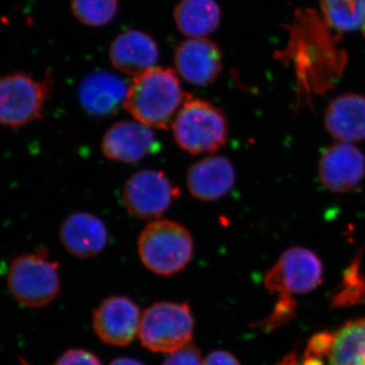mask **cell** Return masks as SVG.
Returning <instances> with one entry per match:
<instances>
[{
  "label": "cell",
  "mask_w": 365,
  "mask_h": 365,
  "mask_svg": "<svg viewBox=\"0 0 365 365\" xmlns=\"http://www.w3.org/2000/svg\"><path fill=\"white\" fill-rule=\"evenodd\" d=\"M186 96L174 69L155 66L133 78L124 108L135 121L169 130Z\"/></svg>",
  "instance_id": "1"
},
{
  "label": "cell",
  "mask_w": 365,
  "mask_h": 365,
  "mask_svg": "<svg viewBox=\"0 0 365 365\" xmlns=\"http://www.w3.org/2000/svg\"><path fill=\"white\" fill-rule=\"evenodd\" d=\"M323 264L313 251L294 247L285 251L265 277V287L279 294L275 311L264 326L275 329L292 316V299L313 292L321 284Z\"/></svg>",
  "instance_id": "2"
},
{
  "label": "cell",
  "mask_w": 365,
  "mask_h": 365,
  "mask_svg": "<svg viewBox=\"0 0 365 365\" xmlns=\"http://www.w3.org/2000/svg\"><path fill=\"white\" fill-rule=\"evenodd\" d=\"M177 145L190 155L215 153L228 140L225 113L207 101L187 93L172 125Z\"/></svg>",
  "instance_id": "3"
},
{
  "label": "cell",
  "mask_w": 365,
  "mask_h": 365,
  "mask_svg": "<svg viewBox=\"0 0 365 365\" xmlns=\"http://www.w3.org/2000/svg\"><path fill=\"white\" fill-rule=\"evenodd\" d=\"M139 258L158 275L179 273L192 260L194 242L188 228L174 220H157L148 223L137 242Z\"/></svg>",
  "instance_id": "4"
},
{
  "label": "cell",
  "mask_w": 365,
  "mask_h": 365,
  "mask_svg": "<svg viewBox=\"0 0 365 365\" xmlns=\"http://www.w3.org/2000/svg\"><path fill=\"white\" fill-rule=\"evenodd\" d=\"M7 287L21 306L29 309L48 306L60 292L58 263L43 247L21 254L9 264Z\"/></svg>",
  "instance_id": "5"
},
{
  "label": "cell",
  "mask_w": 365,
  "mask_h": 365,
  "mask_svg": "<svg viewBox=\"0 0 365 365\" xmlns=\"http://www.w3.org/2000/svg\"><path fill=\"white\" fill-rule=\"evenodd\" d=\"M53 78H34L24 72L0 76V126L18 129L44 116Z\"/></svg>",
  "instance_id": "6"
},
{
  "label": "cell",
  "mask_w": 365,
  "mask_h": 365,
  "mask_svg": "<svg viewBox=\"0 0 365 365\" xmlns=\"http://www.w3.org/2000/svg\"><path fill=\"white\" fill-rule=\"evenodd\" d=\"M194 319L188 304L158 302L141 316L139 339L157 353H173L189 345L193 337Z\"/></svg>",
  "instance_id": "7"
},
{
  "label": "cell",
  "mask_w": 365,
  "mask_h": 365,
  "mask_svg": "<svg viewBox=\"0 0 365 365\" xmlns=\"http://www.w3.org/2000/svg\"><path fill=\"white\" fill-rule=\"evenodd\" d=\"M181 196V190L162 170H141L123 187L122 201L129 215L143 220H157Z\"/></svg>",
  "instance_id": "8"
},
{
  "label": "cell",
  "mask_w": 365,
  "mask_h": 365,
  "mask_svg": "<svg viewBox=\"0 0 365 365\" xmlns=\"http://www.w3.org/2000/svg\"><path fill=\"white\" fill-rule=\"evenodd\" d=\"M304 365H365V319L349 322L309 342Z\"/></svg>",
  "instance_id": "9"
},
{
  "label": "cell",
  "mask_w": 365,
  "mask_h": 365,
  "mask_svg": "<svg viewBox=\"0 0 365 365\" xmlns=\"http://www.w3.org/2000/svg\"><path fill=\"white\" fill-rule=\"evenodd\" d=\"M318 170L319 180L333 193L352 191L365 177L364 153L351 143L333 144L319 158Z\"/></svg>",
  "instance_id": "10"
},
{
  "label": "cell",
  "mask_w": 365,
  "mask_h": 365,
  "mask_svg": "<svg viewBox=\"0 0 365 365\" xmlns=\"http://www.w3.org/2000/svg\"><path fill=\"white\" fill-rule=\"evenodd\" d=\"M174 63L178 76L190 85H211L222 71V49L206 38H188L178 46Z\"/></svg>",
  "instance_id": "11"
},
{
  "label": "cell",
  "mask_w": 365,
  "mask_h": 365,
  "mask_svg": "<svg viewBox=\"0 0 365 365\" xmlns=\"http://www.w3.org/2000/svg\"><path fill=\"white\" fill-rule=\"evenodd\" d=\"M140 309L128 297H112L98 306L93 314V330L106 344L126 346L139 332Z\"/></svg>",
  "instance_id": "12"
},
{
  "label": "cell",
  "mask_w": 365,
  "mask_h": 365,
  "mask_svg": "<svg viewBox=\"0 0 365 365\" xmlns=\"http://www.w3.org/2000/svg\"><path fill=\"white\" fill-rule=\"evenodd\" d=\"M101 148L114 162L136 163L157 153L160 143L150 127L137 121H120L106 131Z\"/></svg>",
  "instance_id": "13"
},
{
  "label": "cell",
  "mask_w": 365,
  "mask_h": 365,
  "mask_svg": "<svg viewBox=\"0 0 365 365\" xmlns=\"http://www.w3.org/2000/svg\"><path fill=\"white\" fill-rule=\"evenodd\" d=\"M235 182L234 165L223 155H210L192 165L187 170L190 194L204 202H213L227 196Z\"/></svg>",
  "instance_id": "14"
},
{
  "label": "cell",
  "mask_w": 365,
  "mask_h": 365,
  "mask_svg": "<svg viewBox=\"0 0 365 365\" xmlns=\"http://www.w3.org/2000/svg\"><path fill=\"white\" fill-rule=\"evenodd\" d=\"M59 237L69 254L88 259L104 251L109 240L107 225L93 213H72L60 227Z\"/></svg>",
  "instance_id": "15"
},
{
  "label": "cell",
  "mask_w": 365,
  "mask_h": 365,
  "mask_svg": "<svg viewBox=\"0 0 365 365\" xmlns=\"http://www.w3.org/2000/svg\"><path fill=\"white\" fill-rule=\"evenodd\" d=\"M158 55L160 52L155 39L139 30L120 34L109 48L112 66L133 78L155 67Z\"/></svg>",
  "instance_id": "16"
},
{
  "label": "cell",
  "mask_w": 365,
  "mask_h": 365,
  "mask_svg": "<svg viewBox=\"0 0 365 365\" xmlns=\"http://www.w3.org/2000/svg\"><path fill=\"white\" fill-rule=\"evenodd\" d=\"M128 88L116 74L95 72L86 76L79 86L78 101L91 116H111L124 107Z\"/></svg>",
  "instance_id": "17"
},
{
  "label": "cell",
  "mask_w": 365,
  "mask_h": 365,
  "mask_svg": "<svg viewBox=\"0 0 365 365\" xmlns=\"http://www.w3.org/2000/svg\"><path fill=\"white\" fill-rule=\"evenodd\" d=\"M325 127L339 143L365 141V97L359 93H343L329 103Z\"/></svg>",
  "instance_id": "18"
},
{
  "label": "cell",
  "mask_w": 365,
  "mask_h": 365,
  "mask_svg": "<svg viewBox=\"0 0 365 365\" xmlns=\"http://www.w3.org/2000/svg\"><path fill=\"white\" fill-rule=\"evenodd\" d=\"M175 23L188 38H206L222 21V9L215 0H181L175 7Z\"/></svg>",
  "instance_id": "19"
},
{
  "label": "cell",
  "mask_w": 365,
  "mask_h": 365,
  "mask_svg": "<svg viewBox=\"0 0 365 365\" xmlns=\"http://www.w3.org/2000/svg\"><path fill=\"white\" fill-rule=\"evenodd\" d=\"M322 14L329 28L348 33L364 28L365 0H321Z\"/></svg>",
  "instance_id": "20"
},
{
  "label": "cell",
  "mask_w": 365,
  "mask_h": 365,
  "mask_svg": "<svg viewBox=\"0 0 365 365\" xmlns=\"http://www.w3.org/2000/svg\"><path fill=\"white\" fill-rule=\"evenodd\" d=\"M118 0H71L74 18L88 26L98 28L114 20L118 13Z\"/></svg>",
  "instance_id": "21"
},
{
  "label": "cell",
  "mask_w": 365,
  "mask_h": 365,
  "mask_svg": "<svg viewBox=\"0 0 365 365\" xmlns=\"http://www.w3.org/2000/svg\"><path fill=\"white\" fill-rule=\"evenodd\" d=\"M24 365H31L23 361ZM53 365H103L93 353L83 349H71L62 354Z\"/></svg>",
  "instance_id": "22"
},
{
  "label": "cell",
  "mask_w": 365,
  "mask_h": 365,
  "mask_svg": "<svg viewBox=\"0 0 365 365\" xmlns=\"http://www.w3.org/2000/svg\"><path fill=\"white\" fill-rule=\"evenodd\" d=\"M163 365H203V361L195 346L187 345L182 349L170 353Z\"/></svg>",
  "instance_id": "23"
},
{
  "label": "cell",
  "mask_w": 365,
  "mask_h": 365,
  "mask_svg": "<svg viewBox=\"0 0 365 365\" xmlns=\"http://www.w3.org/2000/svg\"><path fill=\"white\" fill-rule=\"evenodd\" d=\"M203 365H240L237 359L230 352L217 350L210 353L205 360Z\"/></svg>",
  "instance_id": "24"
},
{
  "label": "cell",
  "mask_w": 365,
  "mask_h": 365,
  "mask_svg": "<svg viewBox=\"0 0 365 365\" xmlns=\"http://www.w3.org/2000/svg\"><path fill=\"white\" fill-rule=\"evenodd\" d=\"M110 365H144L138 360L133 359H118L112 361Z\"/></svg>",
  "instance_id": "25"
},
{
  "label": "cell",
  "mask_w": 365,
  "mask_h": 365,
  "mask_svg": "<svg viewBox=\"0 0 365 365\" xmlns=\"http://www.w3.org/2000/svg\"><path fill=\"white\" fill-rule=\"evenodd\" d=\"M362 31H364V35H365V24H364V28H362Z\"/></svg>",
  "instance_id": "26"
}]
</instances>
